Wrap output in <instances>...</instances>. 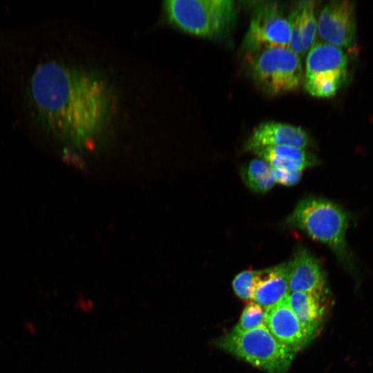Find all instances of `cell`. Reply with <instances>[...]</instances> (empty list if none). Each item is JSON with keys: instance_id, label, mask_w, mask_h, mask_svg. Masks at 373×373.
<instances>
[{"instance_id": "cell-18", "label": "cell", "mask_w": 373, "mask_h": 373, "mask_svg": "<svg viewBox=\"0 0 373 373\" xmlns=\"http://www.w3.org/2000/svg\"><path fill=\"white\" fill-rule=\"evenodd\" d=\"M257 271L249 269L242 271L234 277L232 281V287L236 295L247 303L252 300L254 280Z\"/></svg>"}, {"instance_id": "cell-15", "label": "cell", "mask_w": 373, "mask_h": 373, "mask_svg": "<svg viewBox=\"0 0 373 373\" xmlns=\"http://www.w3.org/2000/svg\"><path fill=\"white\" fill-rule=\"evenodd\" d=\"M251 152L273 169L287 171H302L319 163L317 157L306 150L294 146L259 147Z\"/></svg>"}, {"instance_id": "cell-9", "label": "cell", "mask_w": 373, "mask_h": 373, "mask_svg": "<svg viewBox=\"0 0 373 373\" xmlns=\"http://www.w3.org/2000/svg\"><path fill=\"white\" fill-rule=\"evenodd\" d=\"M306 55L305 82L329 80L343 83L347 73V58L341 48L317 41Z\"/></svg>"}, {"instance_id": "cell-5", "label": "cell", "mask_w": 373, "mask_h": 373, "mask_svg": "<svg viewBox=\"0 0 373 373\" xmlns=\"http://www.w3.org/2000/svg\"><path fill=\"white\" fill-rule=\"evenodd\" d=\"M247 61L254 84L269 96L294 91L304 80L301 58L289 47L263 48L247 54Z\"/></svg>"}, {"instance_id": "cell-14", "label": "cell", "mask_w": 373, "mask_h": 373, "mask_svg": "<svg viewBox=\"0 0 373 373\" xmlns=\"http://www.w3.org/2000/svg\"><path fill=\"white\" fill-rule=\"evenodd\" d=\"M289 293L286 263L257 271L252 302L266 309Z\"/></svg>"}, {"instance_id": "cell-11", "label": "cell", "mask_w": 373, "mask_h": 373, "mask_svg": "<svg viewBox=\"0 0 373 373\" xmlns=\"http://www.w3.org/2000/svg\"><path fill=\"white\" fill-rule=\"evenodd\" d=\"M310 138L301 127L289 124L266 122L256 126L245 144L249 151L262 146H287L305 149Z\"/></svg>"}, {"instance_id": "cell-16", "label": "cell", "mask_w": 373, "mask_h": 373, "mask_svg": "<svg viewBox=\"0 0 373 373\" xmlns=\"http://www.w3.org/2000/svg\"><path fill=\"white\" fill-rule=\"evenodd\" d=\"M240 175L245 184L257 193H265L276 183L273 168L260 158L243 164Z\"/></svg>"}, {"instance_id": "cell-12", "label": "cell", "mask_w": 373, "mask_h": 373, "mask_svg": "<svg viewBox=\"0 0 373 373\" xmlns=\"http://www.w3.org/2000/svg\"><path fill=\"white\" fill-rule=\"evenodd\" d=\"M315 6L314 1L297 2L287 17L291 30L289 48L300 58L307 55L314 44L317 32Z\"/></svg>"}, {"instance_id": "cell-2", "label": "cell", "mask_w": 373, "mask_h": 373, "mask_svg": "<svg viewBox=\"0 0 373 373\" xmlns=\"http://www.w3.org/2000/svg\"><path fill=\"white\" fill-rule=\"evenodd\" d=\"M285 223L328 246L348 268L353 266L345 236L348 216L337 204L323 198L309 196L297 204Z\"/></svg>"}, {"instance_id": "cell-7", "label": "cell", "mask_w": 373, "mask_h": 373, "mask_svg": "<svg viewBox=\"0 0 373 373\" xmlns=\"http://www.w3.org/2000/svg\"><path fill=\"white\" fill-rule=\"evenodd\" d=\"M355 5L350 1H332L321 10L317 32L323 42L351 48L356 40Z\"/></svg>"}, {"instance_id": "cell-13", "label": "cell", "mask_w": 373, "mask_h": 373, "mask_svg": "<svg viewBox=\"0 0 373 373\" xmlns=\"http://www.w3.org/2000/svg\"><path fill=\"white\" fill-rule=\"evenodd\" d=\"M288 298L301 327L310 339H314L323 325L329 297L294 291L289 293Z\"/></svg>"}, {"instance_id": "cell-8", "label": "cell", "mask_w": 373, "mask_h": 373, "mask_svg": "<svg viewBox=\"0 0 373 373\" xmlns=\"http://www.w3.org/2000/svg\"><path fill=\"white\" fill-rule=\"evenodd\" d=\"M289 292L304 291L328 297L324 271L319 260L303 247L297 248L286 262Z\"/></svg>"}, {"instance_id": "cell-3", "label": "cell", "mask_w": 373, "mask_h": 373, "mask_svg": "<svg viewBox=\"0 0 373 373\" xmlns=\"http://www.w3.org/2000/svg\"><path fill=\"white\" fill-rule=\"evenodd\" d=\"M213 343L267 373H286L296 354L282 345L265 325L246 332L231 330Z\"/></svg>"}, {"instance_id": "cell-4", "label": "cell", "mask_w": 373, "mask_h": 373, "mask_svg": "<svg viewBox=\"0 0 373 373\" xmlns=\"http://www.w3.org/2000/svg\"><path fill=\"white\" fill-rule=\"evenodd\" d=\"M168 20L184 32L207 38L222 36L236 19L231 0H169L164 2Z\"/></svg>"}, {"instance_id": "cell-19", "label": "cell", "mask_w": 373, "mask_h": 373, "mask_svg": "<svg viewBox=\"0 0 373 373\" xmlns=\"http://www.w3.org/2000/svg\"><path fill=\"white\" fill-rule=\"evenodd\" d=\"M276 182L285 186H293L302 178V171H287L273 169Z\"/></svg>"}, {"instance_id": "cell-10", "label": "cell", "mask_w": 373, "mask_h": 373, "mask_svg": "<svg viewBox=\"0 0 373 373\" xmlns=\"http://www.w3.org/2000/svg\"><path fill=\"white\" fill-rule=\"evenodd\" d=\"M265 325L282 345L295 354L312 341L294 313L288 295L266 309Z\"/></svg>"}, {"instance_id": "cell-6", "label": "cell", "mask_w": 373, "mask_h": 373, "mask_svg": "<svg viewBox=\"0 0 373 373\" xmlns=\"http://www.w3.org/2000/svg\"><path fill=\"white\" fill-rule=\"evenodd\" d=\"M291 39L288 17L280 5L262 1L254 9L243 48L249 54L266 47H289Z\"/></svg>"}, {"instance_id": "cell-17", "label": "cell", "mask_w": 373, "mask_h": 373, "mask_svg": "<svg viewBox=\"0 0 373 373\" xmlns=\"http://www.w3.org/2000/svg\"><path fill=\"white\" fill-rule=\"evenodd\" d=\"M266 309L251 301L245 307L234 332H246L265 325Z\"/></svg>"}, {"instance_id": "cell-1", "label": "cell", "mask_w": 373, "mask_h": 373, "mask_svg": "<svg viewBox=\"0 0 373 373\" xmlns=\"http://www.w3.org/2000/svg\"><path fill=\"white\" fill-rule=\"evenodd\" d=\"M28 98L40 127L86 148L93 147L104 134L115 111V95L106 78L55 61L35 68Z\"/></svg>"}]
</instances>
